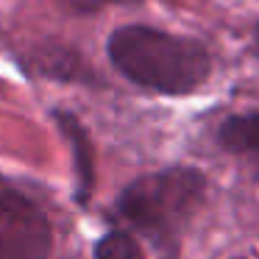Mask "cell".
I'll return each instance as SVG.
<instances>
[{"mask_svg":"<svg viewBox=\"0 0 259 259\" xmlns=\"http://www.w3.org/2000/svg\"><path fill=\"white\" fill-rule=\"evenodd\" d=\"M95 259H145L137 240L125 231H109L98 240Z\"/></svg>","mask_w":259,"mask_h":259,"instance_id":"6","label":"cell"},{"mask_svg":"<svg viewBox=\"0 0 259 259\" xmlns=\"http://www.w3.org/2000/svg\"><path fill=\"white\" fill-rule=\"evenodd\" d=\"M206 179L192 167H167L131 181L117 201L125 223L153 240L159 248H176L187 223L198 212Z\"/></svg>","mask_w":259,"mask_h":259,"instance_id":"2","label":"cell"},{"mask_svg":"<svg viewBox=\"0 0 259 259\" xmlns=\"http://www.w3.org/2000/svg\"><path fill=\"white\" fill-rule=\"evenodd\" d=\"M112 64L142 90L159 95H190L201 90L212 73L206 45L151 25H123L109 36Z\"/></svg>","mask_w":259,"mask_h":259,"instance_id":"1","label":"cell"},{"mask_svg":"<svg viewBox=\"0 0 259 259\" xmlns=\"http://www.w3.org/2000/svg\"><path fill=\"white\" fill-rule=\"evenodd\" d=\"M62 3L78 14H92V12H101L106 6H114V3H137V0H62Z\"/></svg>","mask_w":259,"mask_h":259,"instance_id":"7","label":"cell"},{"mask_svg":"<svg viewBox=\"0 0 259 259\" xmlns=\"http://www.w3.org/2000/svg\"><path fill=\"white\" fill-rule=\"evenodd\" d=\"M51 223L20 190L0 187V259H51Z\"/></svg>","mask_w":259,"mask_h":259,"instance_id":"3","label":"cell"},{"mask_svg":"<svg viewBox=\"0 0 259 259\" xmlns=\"http://www.w3.org/2000/svg\"><path fill=\"white\" fill-rule=\"evenodd\" d=\"M251 53L259 59V23L253 25V34H251Z\"/></svg>","mask_w":259,"mask_h":259,"instance_id":"8","label":"cell"},{"mask_svg":"<svg viewBox=\"0 0 259 259\" xmlns=\"http://www.w3.org/2000/svg\"><path fill=\"white\" fill-rule=\"evenodd\" d=\"M59 125H62L64 137H67L70 148H73L75 156V173H78V198L87 201L92 192V179H95V164H92V142L87 137V131L81 128V123L73 117V114L59 112Z\"/></svg>","mask_w":259,"mask_h":259,"instance_id":"5","label":"cell"},{"mask_svg":"<svg viewBox=\"0 0 259 259\" xmlns=\"http://www.w3.org/2000/svg\"><path fill=\"white\" fill-rule=\"evenodd\" d=\"M218 142L229 153L245 159L253 167V176L259 179V112L226 117L218 128Z\"/></svg>","mask_w":259,"mask_h":259,"instance_id":"4","label":"cell"}]
</instances>
